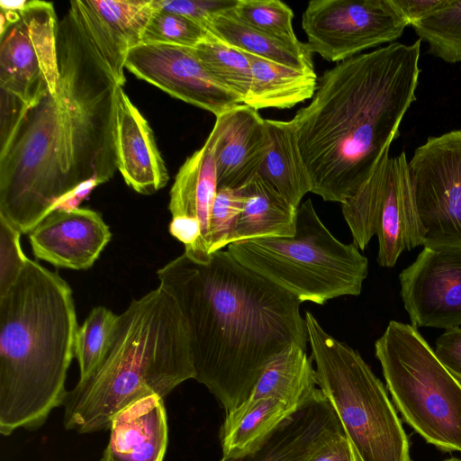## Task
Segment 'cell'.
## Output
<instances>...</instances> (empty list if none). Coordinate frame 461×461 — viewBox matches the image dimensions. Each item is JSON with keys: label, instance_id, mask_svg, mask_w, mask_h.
Instances as JSON below:
<instances>
[{"label": "cell", "instance_id": "cell-1", "mask_svg": "<svg viewBox=\"0 0 461 461\" xmlns=\"http://www.w3.org/2000/svg\"><path fill=\"white\" fill-rule=\"evenodd\" d=\"M59 77L0 133V218L29 234L80 185L118 170L116 96L126 56L83 0L59 20Z\"/></svg>", "mask_w": 461, "mask_h": 461}, {"label": "cell", "instance_id": "cell-2", "mask_svg": "<svg viewBox=\"0 0 461 461\" xmlns=\"http://www.w3.org/2000/svg\"><path fill=\"white\" fill-rule=\"evenodd\" d=\"M185 321L194 379L228 413L250 395L268 364L309 343L302 302L237 261L227 249L203 262L183 253L157 271Z\"/></svg>", "mask_w": 461, "mask_h": 461}, {"label": "cell", "instance_id": "cell-3", "mask_svg": "<svg viewBox=\"0 0 461 461\" xmlns=\"http://www.w3.org/2000/svg\"><path fill=\"white\" fill-rule=\"evenodd\" d=\"M421 40L338 62L291 120L312 193L343 203L369 178L416 100Z\"/></svg>", "mask_w": 461, "mask_h": 461}, {"label": "cell", "instance_id": "cell-4", "mask_svg": "<svg viewBox=\"0 0 461 461\" xmlns=\"http://www.w3.org/2000/svg\"><path fill=\"white\" fill-rule=\"evenodd\" d=\"M78 330L72 289L28 258L0 296V432L35 429L63 404Z\"/></svg>", "mask_w": 461, "mask_h": 461}, {"label": "cell", "instance_id": "cell-5", "mask_svg": "<svg viewBox=\"0 0 461 461\" xmlns=\"http://www.w3.org/2000/svg\"><path fill=\"white\" fill-rule=\"evenodd\" d=\"M194 377L185 321L158 285L117 316L102 359L66 393L64 427L80 434L105 430L130 404L150 395L164 398Z\"/></svg>", "mask_w": 461, "mask_h": 461}, {"label": "cell", "instance_id": "cell-6", "mask_svg": "<svg viewBox=\"0 0 461 461\" xmlns=\"http://www.w3.org/2000/svg\"><path fill=\"white\" fill-rule=\"evenodd\" d=\"M227 250L302 303L321 305L339 296L358 295L368 274V260L358 247L335 238L311 199L297 208L294 236L235 242Z\"/></svg>", "mask_w": 461, "mask_h": 461}, {"label": "cell", "instance_id": "cell-7", "mask_svg": "<svg viewBox=\"0 0 461 461\" xmlns=\"http://www.w3.org/2000/svg\"><path fill=\"white\" fill-rule=\"evenodd\" d=\"M318 387L332 405L358 461H411L408 437L383 383L360 354L305 313Z\"/></svg>", "mask_w": 461, "mask_h": 461}, {"label": "cell", "instance_id": "cell-8", "mask_svg": "<svg viewBox=\"0 0 461 461\" xmlns=\"http://www.w3.org/2000/svg\"><path fill=\"white\" fill-rule=\"evenodd\" d=\"M375 354L405 422L438 449L461 452V383L417 328L391 321Z\"/></svg>", "mask_w": 461, "mask_h": 461}, {"label": "cell", "instance_id": "cell-9", "mask_svg": "<svg viewBox=\"0 0 461 461\" xmlns=\"http://www.w3.org/2000/svg\"><path fill=\"white\" fill-rule=\"evenodd\" d=\"M0 18V127L5 129L57 89L59 20L53 4L39 0L21 10H1Z\"/></svg>", "mask_w": 461, "mask_h": 461}, {"label": "cell", "instance_id": "cell-10", "mask_svg": "<svg viewBox=\"0 0 461 461\" xmlns=\"http://www.w3.org/2000/svg\"><path fill=\"white\" fill-rule=\"evenodd\" d=\"M408 166L423 247H461V130L429 138Z\"/></svg>", "mask_w": 461, "mask_h": 461}, {"label": "cell", "instance_id": "cell-11", "mask_svg": "<svg viewBox=\"0 0 461 461\" xmlns=\"http://www.w3.org/2000/svg\"><path fill=\"white\" fill-rule=\"evenodd\" d=\"M302 26L312 53L340 62L393 43L408 25L392 0H312Z\"/></svg>", "mask_w": 461, "mask_h": 461}, {"label": "cell", "instance_id": "cell-12", "mask_svg": "<svg viewBox=\"0 0 461 461\" xmlns=\"http://www.w3.org/2000/svg\"><path fill=\"white\" fill-rule=\"evenodd\" d=\"M390 150V149H389ZM387 150L359 190V205L376 229L377 262L393 267L404 250L422 245L408 159Z\"/></svg>", "mask_w": 461, "mask_h": 461}, {"label": "cell", "instance_id": "cell-13", "mask_svg": "<svg viewBox=\"0 0 461 461\" xmlns=\"http://www.w3.org/2000/svg\"><path fill=\"white\" fill-rule=\"evenodd\" d=\"M125 68L169 95L216 116L243 104L206 69L194 49L140 43L128 53Z\"/></svg>", "mask_w": 461, "mask_h": 461}, {"label": "cell", "instance_id": "cell-14", "mask_svg": "<svg viewBox=\"0 0 461 461\" xmlns=\"http://www.w3.org/2000/svg\"><path fill=\"white\" fill-rule=\"evenodd\" d=\"M399 279L412 326L461 325V247H424Z\"/></svg>", "mask_w": 461, "mask_h": 461}, {"label": "cell", "instance_id": "cell-15", "mask_svg": "<svg viewBox=\"0 0 461 461\" xmlns=\"http://www.w3.org/2000/svg\"><path fill=\"white\" fill-rule=\"evenodd\" d=\"M111 237L97 212L79 207L53 211L29 233L37 258L73 270L90 268Z\"/></svg>", "mask_w": 461, "mask_h": 461}, {"label": "cell", "instance_id": "cell-16", "mask_svg": "<svg viewBox=\"0 0 461 461\" xmlns=\"http://www.w3.org/2000/svg\"><path fill=\"white\" fill-rule=\"evenodd\" d=\"M217 170L218 188L240 189L258 172L269 149L266 119L240 104L216 116L205 142Z\"/></svg>", "mask_w": 461, "mask_h": 461}, {"label": "cell", "instance_id": "cell-17", "mask_svg": "<svg viewBox=\"0 0 461 461\" xmlns=\"http://www.w3.org/2000/svg\"><path fill=\"white\" fill-rule=\"evenodd\" d=\"M338 432H344L332 405L318 387L291 416L241 454L220 461H304Z\"/></svg>", "mask_w": 461, "mask_h": 461}, {"label": "cell", "instance_id": "cell-18", "mask_svg": "<svg viewBox=\"0 0 461 461\" xmlns=\"http://www.w3.org/2000/svg\"><path fill=\"white\" fill-rule=\"evenodd\" d=\"M115 147L118 170L135 192L152 194L169 176L153 131L122 86L116 96Z\"/></svg>", "mask_w": 461, "mask_h": 461}, {"label": "cell", "instance_id": "cell-19", "mask_svg": "<svg viewBox=\"0 0 461 461\" xmlns=\"http://www.w3.org/2000/svg\"><path fill=\"white\" fill-rule=\"evenodd\" d=\"M102 461H163L167 422L163 398L150 395L119 411Z\"/></svg>", "mask_w": 461, "mask_h": 461}, {"label": "cell", "instance_id": "cell-20", "mask_svg": "<svg viewBox=\"0 0 461 461\" xmlns=\"http://www.w3.org/2000/svg\"><path fill=\"white\" fill-rule=\"evenodd\" d=\"M218 191L217 170L213 155L203 145L189 156L175 177L169 192L168 209L172 219H192L200 222L202 235L197 256L208 259L209 225L212 204Z\"/></svg>", "mask_w": 461, "mask_h": 461}, {"label": "cell", "instance_id": "cell-21", "mask_svg": "<svg viewBox=\"0 0 461 461\" xmlns=\"http://www.w3.org/2000/svg\"><path fill=\"white\" fill-rule=\"evenodd\" d=\"M245 197L243 210L227 240L292 237L295 233L297 208L271 184L256 175L240 188Z\"/></svg>", "mask_w": 461, "mask_h": 461}, {"label": "cell", "instance_id": "cell-22", "mask_svg": "<svg viewBox=\"0 0 461 461\" xmlns=\"http://www.w3.org/2000/svg\"><path fill=\"white\" fill-rule=\"evenodd\" d=\"M251 83L244 100L256 109H289L312 99L317 88L314 70L299 69L248 53Z\"/></svg>", "mask_w": 461, "mask_h": 461}, {"label": "cell", "instance_id": "cell-23", "mask_svg": "<svg viewBox=\"0 0 461 461\" xmlns=\"http://www.w3.org/2000/svg\"><path fill=\"white\" fill-rule=\"evenodd\" d=\"M266 125L269 149L258 175L298 208L312 185L294 128L291 121L266 119Z\"/></svg>", "mask_w": 461, "mask_h": 461}, {"label": "cell", "instance_id": "cell-24", "mask_svg": "<svg viewBox=\"0 0 461 461\" xmlns=\"http://www.w3.org/2000/svg\"><path fill=\"white\" fill-rule=\"evenodd\" d=\"M299 407L271 397H249L238 408L226 413L221 429L223 456L243 453Z\"/></svg>", "mask_w": 461, "mask_h": 461}, {"label": "cell", "instance_id": "cell-25", "mask_svg": "<svg viewBox=\"0 0 461 461\" xmlns=\"http://www.w3.org/2000/svg\"><path fill=\"white\" fill-rule=\"evenodd\" d=\"M208 31L246 53L284 66L314 70L307 43L292 44L269 36L240 22L231 10L216 16Z\"/></svg>", "mask_w": 461, "mask_h": 461}, {"label": "cell", "instance_id": "cell-26", "mask_svg": "<svg viewBox=\"0 0 461 461\" xmlns=\"http://www.w3.org/2000/svg\"><path fill=\"white\" fill-rule=\"evenodd\" d=\"M317 388L312 357L294 345L267 366L249 397H271L299 407Z\"/></svg>", "mask_w": 461, "mask_h": 461}, {"label": "cell", "instance_id": "cell-27", "mask_svg": "<svg viewBox=\"0 0 461 461\" xmlns=\"http://www.w3.org/2000/svg\"><path fill=\"white\" fill-rule=\"evenodd\" d=\"M194 50L210 74L244 103L251 83V66L248 53L210 32L207 38Z\"/></svg>", "mask_w": 461, "mask_h": 461}, {"label": "cell", "instance_id": "cell-28", "mask_svg": "<svg viewBox=\"0 0 461 461\" xmlns=\"http://www.w3.org/2000/svg\"><path fill=\"white\" fill-rule=\"evenodd\" d=\"M412 27L429 54L447 63L461 61V0H444Z\"/></svg>", "mask_w": 461, "mask_h": 461}, {"label": "cell", "instance_id": "cell-29", "mask_svg": "<svg viewBox=\"0 0 461 461\" xmlns=\"http://www.w3.org/2000/svg\"><path fill=\"white\" fill-rule=\"evenodd\" d=\"M117 316L106 307L96 306L78 327L75 357L79 366V378L86 376L102 359L110 342Z\"/></svg>", "mask_w": 461, "mask_h": 461}, {"label": "cell", "instance_id": "cell-30", "mask_svg": "<svg viewBox=\"0 0 461 461\" xmlns=\"http://www.w3.org/2000/svg\"><path fill=\"white\" fill-rule=\"evenodd\" d=\"M232 14L243 23L280 41L296 44L293 10L279 0H238Z\"/></svg>", "mask_w": 461, "mask_h": 461}, {"label": "cell", "instance_id": "cell-31", "mask_svg": "<svg viewBox=\"0 0 461 461\" xmlns=\"http://www.w3.org/2000/svg\"><path fill=\"white\" fill-rule=\"evenodd\" d=\"M209 35V31L194 21L159 7L151 15L141 43L164 44L194 49Z\"/></svg>", "mask_w": 461, "mask_h": 461}, {"label": "cell", "instance_id": "cell-32", "mask_svg": "<svg viewBox=\"0 0 461 461\" xmlns=\"http://www.w3.org/2000/svg\"><path fill=\"white\" fill-rule=\"evenodd\" d=\"M240 189L218 188L210 217L209 253L227 247V240L244 207Z\"/></svg>", "mask_w": 461, "mask_h": 461}, {"label": "cell", "instance_id": "cell-33", "mask_svg": "<svg viewBox=\"0 0 461 461\" xmlns=\"http://www.w3.org/2000/svg\"><path fill=\"white\" fill-rule=\"evenodd\" d=\"M22 233L0 218V296L15 283L29 258L21 246Z\"/></svg>", "mask_w": 461, "mask_h": 461}, {"label": "cell", "instance_id": "cell-34", "mask_svg": "<svg viewBox=\"0 0 461 461\" xmlns=\"http://www.w3.org/2000/svg\"><path fill=\"white\" fill-rule=\"evenodd\" d=\"M238 0H159L160 7L181 14L207 31L213 19L232 10Z\"/></svg>", "mask_w": 461, "mask_h": 461}, {"label": "cell", "instance_id": "cell-35", "mask_svg": "<svg viewBox=\"0 0 461 461\" xmlns=\"http://www.w3.org/2000/svg\"><path fill=\"white\" fill-rule=\"evenodd\" d=\"M435 355L461 382V328L447 329L436 340Z\"/></svg>", "mask_w": 461, "mask_h": 461}, {"label": "cell", "instance_id": "cell-36", "mask_svg": "<svg viewBox=\"0 0 461 461\" xmlns=\"http://www.w3.org/2000/svg\"><path fill=\"white\" fill-rule=\"evenodd\" d=\"M304 461H358L345 432H338L323 442Z\"/></svg>", "mask_w": 461, "mask_h": 461}, {"label": "cell", "instance_id": "cell-37", "mask_svg": "<svg viewBox=\"0 0 461 461\" xmlns=\"http://www.w3.org/2000/svg\"><path fill=\"white\" fill-rule=\"evenodd\" d=\"M407 25L413 26L438 9L444 0H392Z\"/></svg>", "mask_w": 461, "mask_h": 461}, {"label": "cell", "instance_id": "cell-38", "mask_svg": "<svg viewBox=\"0 0 461 461\" xmlns=\"http://www.w3.org/2000/svg\"><path fill=\"white\" fill-rule=\"evenodd\" d=\"M27 1L22 0V1H0V6L1 10H7V11H17L21 10L24 7Z\"/></svg>", "mask_w": 461, "mask_h": 461}, {"label": "cell", "instance_id": "cell-39", "mask_svg": "<svg viewBox=\"0 0 461 461\" xmlns=\"http://www.w3.org/2000/svg\"><path fill=\"white\" fill-rule=\"evenodd\" d=\"M443 461H461V459L456 458V457H450V458L445 459Z\"/></svg>", "mask_w": 461, "mask_h": 461}]
</instances>
